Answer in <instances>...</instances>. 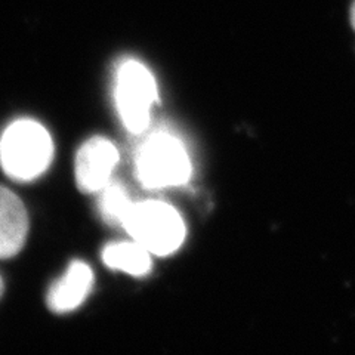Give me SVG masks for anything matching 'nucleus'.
Here are the masks:
<instances>
[{"instance_id": "nucleus-4", "label": "nucleus", "mask_w": 355, "mask_h": 355, "mask_svg": "<svg viewBox=\"0 0 355 355\" xmlns=\"http://www.w3.org/2000/svg\"><path fill=\"white\" fill-rule=\"evenodd\" d=\"M114 98L119 114L126 129L142 133L148 128L150 111L157 103V85L150 70L137 60H126L116 73Z\"/></svg>"}, {"instance_id": "nucleus-11", "label": "nucleus", "mask_w": 355, "mask_h": 355, "mask_svg": "<svg viewBox=\"0 0 355 355\" xmlns=\"http://www.w3.org/2000/svg\"><path fill=\"white\" fill-rule=\"evenodd\" d=\"M2 293H3V280L2 277H0V296H2Z\"/></svg>"}, {"instance_id": "nucleus-3", "label": "nucleus", "mask_w": 355, "mask_h": 355, "mask_svg": "<svg viewBox=\"0 0 355 355\" xmlns=\"http://www.w3.org/2000/svg\"><path fill=\"white\" fill-rule=\"evenodd\" d=\"M137 176L147 188L184 185L191 175V162L182 144L169 133H154L142 144L137 159Z\"/></svg>"}, {"instance_id": "nucleus-9", "label": "nucleus", "mask_w": 355, "mask_h": 355, "mask_svg": "<svg viewBox=\"0 0 355 355\" xmlns=\"http://www.w3.org/2000/svg\"><path fill=\"white\" fill-rule=\"evenodd\" d=\"M132 206L133 202L123 184L110 181L99 191V214H101L103 219L110 225L123 227Z\"/></svg>"}, {"instance_id": "nucleus-2", "label": "nucleus", "mask_w": 355, "mask_h": 355, "mask_svg": "<svg viewBox=\"0 0 355 355\" xmlns=\"http://www.w3.org/2000/svg\"><path fill=\"white\" fill-rule=\"evenodd\" d=\"M123 228L150 253L168 257L181 248L185 224L176 210L157 200L133 203Z\"/></svg>"}, {"instance_id": "nucleus-8", "label": "nucleus", "mask_w": 355, "mask_h": 355, "mask_svg": "<svg viewBox=\"0 0 355 355\" xmlns=\"http://www.w3.org/2000/svg\"><path fill=\"white\" fill-rule=\"evenodd\" d=\"M150 252L138 241L111 243L103 250V261L111 270L123 271L133 277L147 275L151 271Z\"/></svg>"}, {"instance_id": "nucleus-10", "label": "nucleus", "mask_w": 355, "mask_h": 355, "mask_svg": "<svg viewBox=\"0 0 355 355\" xmlns=\"http://www.w3.org/2000/svg\"><path fill=\"white\" fill-rule=\"evenodd\" d=\"M349 19H351V26H352V28L355 30V0H354V2H352V6H351Z\"/></svg>"}, {"instance_id": "nucleus-6", "label": "nucleus", "mask_w": 355, "mask_h": 355, "mask_svg": "<svg viewBox=\"0 0 355 355\" xmlns=\"http://www.w3.org/2000/svg\"><path fill=\"white\" fill-rule=\"evenodd\" d=\"M94 286V272L91 266L82 261L70 263L69 270L55 282L49 288L46 302L51 311L57 314H65L79 308Z\"/></svg>"}, {"instance_id": "nucleus-5", "label": "nucleus", "mask_w": 355, "mask_h": 355, "mask_svg": "<svg viewBox=\"0 0 355 355\" xmlns=\"http://www.w3.org/2000/svg\"><path fill=\"white\" fill-rule=\"evenodd\" d=\"M119 151L103 137L87 139L76 155V184L85 194L99 193L111 181Z\"/></svg>"}, {"instance_id": "nucleus-1", "label": "nucleus", "mask_w": 355, "mask_h": 355, "mask_svg": "<svg viewBox=\"0 0 355 355\" xmlns=\"http://www.w3.org/2000/svg\"><path fill=\"white\" fill-rule=\"evenodd\" d=\"M53 157L49 132L35 120H17L0 138V164L15 181H33L48 171Z\"/></svg>"}, {"instance_id": "nucleus-7", "label": "nucleus", "mask_w": 355, "mask_h": 355, "mask_svg": "<svg viewBox=\"0 0 355 355\" xmlns=\"http://www.w3.org/2000/svg\"><path fill=\"white\" fill-rule=\"evenodd\" d=\"M28 232L27 210L8 188L0 187V259L12 258L22 249Z\"/></svg>"}]
</instances>
